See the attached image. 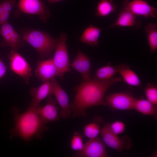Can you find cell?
<instances>
[{"mask_svg": "<svg viewBox=\"0 0 157 157\" xmlns=\"http://www.w3.org/2000/svg\"><path fill=\"white\" fill-rule=\"evenodd\" d=\"M18 8L22 13L38 15L44 23L51 15L48 8L41 0H19Z\"/></svg>", "mask_w": 157, "mask_h": 157, "instance_id": "obj_5", "label": "cell"}, {"mask_svg": "<svg viewBox=\"0 0 157 157\" xmlns=\"http://www.w3.org/2000/svg\"><path fill=\"white\" fill-rule=\"evenodd\" d=\"M78 157H106L108 156L104 143L98 137L90 139L84 144L83 149L73 155Z\"/></svg>", "mask_w": 157, "mask_h": 157, "instance_id": "obj_11", "label": "cell"}, {"mask_svg": "<svg viewBox=\"0 0 157 157\" xmlns=\"http://www.w3.org/2000/svg\"><path fill=\"white\" fill-rule=\"evenodd\" d=\"M134 109L143 114L157 117V110L156 106L148 101L143 99H136Z\"/></svg>", "mask_w": 157, "mask_h": 157, "instance_id": "obj_20", "label": "cell"}, {"mask_svg": "<svg viewBox=\"0 0 157 157\" xmlns=\"http://www.w3.org/2000/svg\"><path fill=\"white\" fill-rule=\"evenodd\" d=\"M106 125L111 131L117 135L123 133L125 129L124 124L120 121H116L111 124L107 123Z\"/></svg>", "mask_w": 157, "mask_h": 157, "instance_id": "obj_28", "label": "cell"}, {"mask_svg": "<svg viewBox=\"0 0 157 157\" xmlns=\"http://www.w3.org/2000/svg\"><path fill=\"white\" fill-rule=\"evenodd\" d=\"M67 34L62 33L58 38L55 48L53 61L58 73V76L62 78L64 74L70 71L69 61L66 44Z\"/></svg>", "mask_w": 157, "mask_h": 157, "instance_id": "obj_4", "label": "cell"}, {"mask_svg": "<svg viewBox=\"0 0 157 157\" xmlns=\"http://www.w3.org/2000/svg\"><path fill=\"white\" fill-rule=\"evenodd\" d=\"M32 97L31 105L39 106L40 102L46 97L53 94V86L50 81L44 82L42 85L32 88L30 91Z\"/></svg>", "mask_w": 157, "mask_h": 157, "instance_id": "obj_17", "label": "cell"}, {"mask_svg": "<svg viewBox=\"0 0 157 157\" xmlns=\"http://www.w3.org/2000/svg\"><path fill=\"white\" fill-rule=\"evenodd\" d=\"M52 95L48 97L46 104L43 107L41 106L39 111L41 118L46 123L58 121L60 119L59 108L56 105V101Z\"/></svg>", "mask_w": 157, "mask_h": 157, "instance_id": "obj_13", "label": "cell"}, {"mask_svg": "<svg viewBox=\"0 0 157 157\" xmlns=\"http://www.w3.org/2000/svg\"><path fill=\"white\" fill-rule=\"evenodd\" d=\"M9 57L11 70L28 83L29 79L32 76V69L26 60L17 51L12 49Z\"/></svg>", "mask_w": 157, "mask_h": 157, "instance_id": "obj_10", "label": "cell"}, {"mask_svg": "<svg viewBox=\"0 0 157 157\" xmlns=\"http://www.w3.org/2000/svg\"><path fill=\"white\" fill-rule=\"evenodd\" d=\"M147 100L155 105L157 104V88L156 85L149 83L144 89Z\"/></svg>", "mask_w": 157, "mask_h": 157, "instance_id": "obj_27", "label": "cell"}, {"mask_svg": "<svg viewBox=\"0 0 157 157\" xmlns=\"http://www.w3.org/2000/svg\"><path fill=\"white\" fill-rule=\"evenodd\" d=\"M114 0H101L96 7L95 15L96 16L105 17L109 15L116 10L117 6Z\"/></svg>", "mask_w": 157, "mask_h": 157, "instance_id": "obj_21", "label": "cell"}, {"mask_svg": "<svg viewBox=\"0 0 157 157\" xmlns=\"http://www.w3.org/2000/svg\"><path fill=\"white\" fill-rule=\"evenodd\" d=\"M16 0H2L0 1V25L8 21L11 10Z\"/></svg>", "mask_w": 157, "mask_h": 157, "instance_id": "obj_23", "label": "cell"}, {"mask_svg": "<svg viewBox=\"0 0 157 157\" xmlns=\"http://www.w3.org/2000/svg\"><path fill=\"white\" fill-rule=\"evenodd\" d=\"M90 58L78 50L76 57L73 61L71 67L79 72L81 75L83 80L91 78Z\"/></svg>", "mask_w": 157, "mask_h": 157, "instance_id": "obj_14", "label": "cell"}, {"mask_svg": "<svg viewBox=\"0 0 157 157\" xmlns=\"http://www.w3.org/2000/svg\"><path fill=\"white\" fill-rule=\"evenodd\" d=\"M122 6L123 9L131 12L135 16H142L145 18H156L157 10L144 0H124Z\"/></svg>", "mask_w": 157, "mask_h": 157, "instance_id": "obj_7", "label": "cell"}, {"mask_svg": "<svg viewBox=\"0 0 157 157\" xmlns=\"http://www.w3.org/2000/svg\"><path fill=\"white\" fill-rule=\"evenodd\" d=\"M50 81L53 86V94L55 96L61 108L59 116L63 119H68L71 115L68 96L55 77L52 78Z\"/></svg>", "mask_w": 157, "mask_h": 157, "instance_id": "obj_12", "label": "cell"}, {"mask_svg": "<svg viewBox=\"0 0 157 157\" xmlns=\"http://www.w3.org/2000/svg\"><path fill=\"white\" fill-rule=\"evenodd\" d=\"M144 32L147 34L151 53H154L157 49V26L156 24L150 22L145 26Z\"/></svg>", "mask_w": 157, "mask_h": 157, "instance_id": "obj_22", "label": "cell"}, {"mask_svg": "<svg viewBox=\"0 0 157 157\" xmlns=\"http://www.w3.org/2000/svg\"><path fill=\"white\" fill-rule=\"evenodd\" d=\"M40 106L31 104L26 111L20 114L17 109H13L15 125L10 132L11 139L17 136L26 141L34 138L42 139L43 133L49 128L39 115Z\"/></svg>", "mask_w": 157, "mask_h": 157, "instance_id": "obj_2", "label": "cell"}, {"mask_svg": "<svg viewBox=\"0 0 157 157\" xmlns=\"http://www.w3.org/2000/svg\"><path fill=\"white\" fill-rule=\"evenodd\" d=\"M35 73L38 77L44 82L58 76V71L52 59L39 62Z\"/></svg>", "mask_w": 157, "mask_h": 157, "instance_id": "obj_15", "label": "cell"}, {"mask_svg": "<svg viewBox=\"0 0 157 157\" xmlns=\"http://www.w3.org/2000/svg\"><path fill=\"white\" fill-rule=\"evenodd\" d=\"M83 137L80 132L75 131L72 136L70 143L72 149L76 152L81 150L84 144L83 141Z\"/></svg>", "mask_w": 157, "mask_h": 157, "instance_id": "obj_26", "label": "cell"}, {"mask_svg": "<svg viewBox=\"0 0 157 157\" xmlns=\"http://www.w3.org/2000/svg\"><path fill=\"white\" fill-rule=\"evenodd\" d=\"M136 16L129 11L123 8L121 10L117 20L110 27H133L138 29L141 25V22L136 19Z\"/></svg>", "mask_w": 157, "mask_h": 157, "instance_id": "obj_16", "label": "cell"}, {"mask_svg": "<svg viewBox=\"0 0 157 157\" xmlns=\"http://www.w3.org/2000/svg\"><path fill=\"white\" fill-rule=\"evenodd\" d=\"M102 30V29L91 25L85 30L80 38V40L82 43L92 47L97 46Z\"/></svg>", "mask_w": 157, "mask_h": 157, "instance_id": "obj_19", "label": "cell"}, {"mask_svg": "<svg viewBox=\"0 0 157 157\" xmlns=\"http://www.w3.org/2000/svg\"><path fill=\"white\" fill-rule=\"evenodd\" d=\"M63 0H47L48 2L50 3H53Z\"/></svg>", "mask_w": 157, "mask_h": 157, "instance_id": "obj_30", "label": "cell"}, {"mask_svg": "<svg viewBox=\"0 0 157 157\" xmlns=\"http://www.w3.org/2000/svg\"><path fill=\"white\" fill-rule=\"evenodd\" d=\"M0 34L3 38L0 44L2 47H10L12 50L17 51L24 45V41L8 21L1 25Z\"/></svg>", "mask_w": 157, "mask_h": 157, "instance_id": "obj_8", "label": "cell"}, {"mask_svg": "<svg viewBox=\"0 0 157 157\" xmlns=\"http://www.w3.org/2000/svg\"><path fill=\"white\" fill-rule=\"evenodd\" d=\"M6 70V67L0 58V78L5 74Z\"/></svg>", "mask_w": 157, "mask_h": 157, "instance_id": "obj_29", "label": "cell"}, {"mask_svg": "<svg viewBox=\"0 0 157 157\" xmlns=\"http://www.w3.org/2000/svg\"><path fill=\"white\" fill-rule=\"evenodd\" d=\"M116 67L117 72L122 76L125 82L132 86L141 87V83L139 77L134 71L124 64L119 65Z\"/></svg>", "mask_w": 157, "mask_h": 157, "instance_id": "obj_18", "label": "cell"}, {"mask_svg": "<svg viewBox=\"0 0 157 157\" xmlns=\"http://www.w3.org/2000/svg\"><path fill=\"white\" fill-rule=\"evenodd\" d=\"M100 131L98 125L93 122L86 125L83 131L85 136L90 139L97 137L100 133Z\"/></svg>", "mask_w": 157, "mask_h": 157, "instance_id": "obj_25", "label": "cell"}, {"mask_svg": "<svg viewBox=\"0 0 157 157\" xmlns=\"http://www.w3.org/2000/svg\"><path fill=\"white\" fill-rule=\"evenodd\" d=\"M120 77H113L106 80H99L91 78L83 80L74 88L75 95L70 104V109L73 117H85L86 110L94 106H106L104 96L113 85L121 81Z\"/></svg>", "mask_w": 157, "mask_h": 157, "instance_id": "obj_1", "label": "cell"}, {"mask_svg": "<svg viewBox=\"0 0 157 157\" xmlns=\"http://www.w3.org/2000/svg\"><path fill=\"white\" fill-rule=\"evenodd\" d=\"M136 99L126 92L113 93L104 98L106 105L115 110H126L134 109Z\"/></svg>", "mask_w": 157, "mask_h": 157, "instance_id": "obj_6", "label": "cell"}, {"mask_svg": "<svg viewBox=\"0 0 157 157\" xmlns=\"http://www.w3.org/2000/svg\"><path fill=\"white\" fill-rule=\"evenodd\" d=\"M19 34L24 41L37 50L42 58L50 55L58 41V39L54 38L48 33L38 30L21 29Z\"/></svg>", "mask_w": 157, "mask_h": 157, "instance_id": "obj_3", "label": "cell"}, {"mask_svg": "<svg viewBox=\"0 0 157 157\" xmlns=\"http://www.w3.org/2000/svg\"><path fill=\"white\" fill-rule=\"evenodd\" d=\"M100 134L103 141L110 147L122 151L129 149L132 145L131 140L125 136L120 138L110 130L107 125L101 129Z\"/></svg>", "mask_w": 157, "mask_h": 157, "instance_id": "obj_9", "label": "cell"}, {"mask_svg": "<svg viewBox=\"0 0 157 157\" xmlns=\"http://www.w3.org/2000/svg\"><path fill=\"white\" fill-rule=\"evenodd\" d=\"M117 72L116 67L107 65L97 70L94 78L99 80H107L113 77Z\"/></svg>", "mask_w": 157, "mask_h": 157, "instance_id": "obj_24", "label": "cell"}]
</instances>
